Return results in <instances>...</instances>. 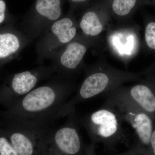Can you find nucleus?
Returning a JSON list of instances; mask_svg holds the SVG:
<instances>
[{"label": "nucleus", "instance_id": "nucleus-4", "mask_svg": "<svg viewBox=\"0 0 155 155\" xmlns=\"http://www.w3.org/2000/svg\"><path fill=\"white\" fill-rule=\"evenodd\" d=\"M104 94L106 101L116 108L123 121L128 123L134 130L137 143L131 149L137 155L149 153L154 121L152 117L129 100L112 91Z\"/></svg>", "mask_w": 155, "mask_h": 155}, {"label": "nucleus", "instance_id": "nucleus-21", "mask_svg": "<svg viewBox=\"0 0 155 155\" xmlns=\"http://www.w3.org/2000/svg\"><path fill=\"white\" fill-rule=\"evenodd\" d=\"M117 155H136L135 153L132 150L130 149L128 150L126 152L122 153L119 154Z\"/></svg>", "mask_w": 155, "mask_h": 155}, {"label": "nucleus", "instance_id": "nucleus-17", "mask_svg": "<svg viewBox=\"0 0 155 155\" xmlns=\"http://www.w3.org/2000/svg\"><path fill=\"white\" fill-rule=\"evenodd\" d=\"M150 153L152 155H155V119L154 121L153 129L150 141Z\"/></svg>", "mask_w": 155, "mask_h": 155}, {"label": "nucleus", "instance_id": "nucleus-9", "mask_svg": "<svg viewBox=\"0 0 155 155\" xmlns=\"http://www.w3.org/2000/svg\"><path fill=\"white\" fill-rule=\"evenodd\" d=\"M112 91L124 97L155 119V82L147 79L130 86L123 85Z\"/></svg>", "mask_w": 155, "mask_h": 155}, {"label": "nucleus", "instance_id": "nucleus-20", "mask_svg": "<svg viewBox=\"0 0 155 155\" xmlns=\"http://www.w3.org/2000/svg\"><path fill=\"white\" fill-rule=\"evenodd\" d=\"M95 144L92 143L87 148L86 155H96L95 152Z\"/></svg>", "mask_w": 155, "mask_h": 155}, {"label": "nucleus", "instance_id": "nucleus-19", "mask_svg": "<svg viewBox=\"0 0 155 155\" xmlns=\"http://www.w3.org/2000/svg\"><path fill=\"white\" fill-rule=\"evenodd\" d=\"M6 10V4L3 0H0V23L4 21L5 17V11Z\"/></svg>", "mask_w": 155, "mask_h": 155}, {"label": "nucleus", "instance_id": "nucleus-10", "mask_svg": "<svg viewBox=\"0 0 155 155\" xmlns=\"http://www.w3.org/2000/svg\"><path fill=\"white\" fill-rule=\"evenodd\" d=\"M40 74L35 71H25L15 74L10 85L0 90V105L7 108L27 94L36 86Z\"/></svg>", "mask_w": 155, "mask_h": 155}, {"label": "nucleus", "instance_id": "nucleus-2", "mask_svg": "<svg viewBox=\"0 0 155 155\" xmlns=\"http://www.w3.org/2000/svg\"><path fill=\"white\" fill-rule=\"evenodd\" d=\"M143 71L134 73L111 67L106 62H99L87 69L76 94L65 105L69 115L78 103L104 94L129 81L141 80Z\"/></svg>", "mask_w": 155, "mask_h": 155}, {"label": "nucleus", "instance_id": "nucleus-5", "mask_svg": "<svg viewBox=\"0 0 155 155\" xmlns=\"http://www.w3.org/2000/svg\"><path fill=\"white\" fill-rule=\"evenodd\" d=\"M78 29V22L72 15L61 17L45 31L38 44L39 53L43 57L56 56L77 36Z\"/></svg>", "mask_w": 155, "mask_h": 155}, {"label": "nucleus", "instance_id": "nucleus-1", "mask_svg": "<svg viewBox=\"0 0 155 155\" xmlns=\"http://www.w3.org/2000/svg\"><path fill=\"white\" fill-rule=\"evenodd\" d=\"M75 89L69 81L39 87L17 100L0 115L4 119L49 124L67 116L64 107Z\"/></svg>", "mask_w": 155, "mask_h": 155}, {"label": "nucleus", "instance_id": "nucleus-7", "mask_svg": "<svg viewBox=\"0 0 155 155\" xmlns=\"http://www.w3.org/2000/svg\"><path fill=\"white\" fill-rule=\"evenodd\" d=\"M97 41L78 34L56 56L60 73L65 77L72 76L80 69L87 50L97 45Z\"/></svg>", "mask_w": 155, "mask_h": 155}, {"label": "nucleus", "instance_id": "nucleus-8", "mask_svg": "<svg viewBox=\"0 0 155 155\" xmlns=\"http://www.w3.org/2000/svg\"><path fill=\"white\" fill-rule=\"evenodd\" d=\"M67 122L61 127L51 129L50 134L59 150L65 155H79L83 144L75 110L69 115Z\"/></svg>", "mask_w": 155, "mask_h": 155}, {"label": "nucleus", "instance_id": "nucleus-12", "mask_svg": "<svg viewBox=\"0 0 155 155\" xmlns=\"http://www.w3.org/2000/svg\"><path fill=\"white\" fill-rule=\"evenodd\" d=\"M112 32L110 36V43L118 55L123 58L135 54L139 46L137 33L133 28H121Z\"/></svg>", "mask_w": 155, "mask_h": 155}, {"label": "nucleus", "instance_id": "nucleus-3", "mask_svg": "<svg viewBox=\"0 0 155 155\" xmlns=\"http://www.w3.org/2000/svg\"><path fill=\"white\" fill-rule=\"evenodd\" d=\"M80 122L95 144L101 143L107 149H113L126 139L123 119L116 108L107 101L102 107L86 115Z\"/></svg>", "mask_w": 155, "mask_h": 155}, {"label": "nucleus", "instance_id": "nucleus-16", "mask_svg": "<svg viewBox=\"0 0 155 155\" xmlns=\"http://www.w3.org/2000/svg\"><path fill=\"white\" fill-rule=\"evenodd\" d=\"M143 75L148 80L155 82V62L150 67L143 71Z\"/></svg>", "mask_w": 155, "mask_h": 155}, {"label": "nucleus", "instance_id": "nucleus-15", "mask_svg": "<svg viewBox=\"0 0 155 155\" xmlns=\"http://www.w3.org/2000/svg\"><path fill=\"white\" fill-rule=\"evenodd\" d=\"M143 45L148 52L155 54V18L146 19Z\"/></svg>", "mask_w": 155, "mask_h": 155}, {"label": "nucleus", "instance_id": "nucleus-11", "mask_svg": "<svg viewBox=\"0 0 155 155\" xmlns=\"http://www.w3.org/2000/svg\"><path fill=\"white\" fill-rule=\"evenodd\" d=\"M36 19L32 24L35 32L45 31L61 18L62 0H36L35 6Z\"/></svg>", "mask_w": 155, "mask_h": 155}, {"label": "nucleus", "instance_id": "nucleus-13", "mask_svg": "<svg viewBox=\"0 0 155 155\" xmlns=\"http://www.w3.org/2000/svg\"><path fill=\"white\" fill-rule=\"evenodd\" d=\"M112 18L120 24L130 21L141 0H104Z\"/></svg>", "mask_w": 155, "mask_h": 155}, {"label": "nucleus", "instance_id": "nucleus-18", "mask_svg": "<svg viewBox=\"0 0 155 155\" xmlns=\"http://www.w3.org/2000/svg\"><path fill=\"white\" fill-rule=\"evenodd\" d=\"M72 5L74 7L87 5L94 0H69Z\"/></svg>", "mask_w": 155, "mask_h": 155}, {"label": "nucleus", "instance_id": "nucleus-14", "mask_svg": "<svg viewBox=\"0 0 155 155\" xmlns=\"http://www.w3.org/2000/svg\"><path fill=\"white\" fill-rule=\"evenodd\" d=\"M25 43V39L22 40L14 34H0V59L16 54L22 46L24 47Z\"/></svg>", "mask_w": 155, "mask_h": 155}, {"label": "nucleus", "instance_id": "nucleus-6", "mask_svg": "<svg viewBox=\"0 0 155 155\" xmlns=\"http://www.w3.org/2000/svg\"><path fill=\"white\" fill-rule=\"evenodd\" d=\"M87 6L78 22V29L84 36L98 41L110 27L112 17L104 0H94Z\"/></svg>", "mask_w": 155, "mask_h": 155}]
</instances>
